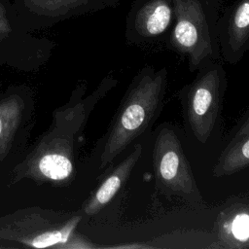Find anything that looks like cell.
Segmentation results:
<instances>
[{
    "mask_svg": "<svg viewBox=\"0 0 249 249\" xmlns=\"http://www.w3.org/2000/svg\"><path fill=\"white\" fill-rule=\"evenodd\" d=\"M219 52L227 63L240 61L249 51V0H238L217 26Z\"/></svg>",
    "mask_w": 249,
    "mask_h": 249,
    "instance_id": "cell-7",
    "label": "cell"
},
{
    "mask_svg": "<svg viewBox=\"0 0 249 249\" xmlns=\"http://www.w3.org/2000/svg\"><path fill=\"white\" fill-rule=\"evenodd\" d=\"M95 247L88 238L82 235L79 232L73 231L72 234L68 237V239L55 246V249H87V248H93Z\"/></svg>",
    "mask_w": 249,
    "mask_h": 249,
    "instance_id": "cell-14",
    "label": "cell"
},
{
    "mask_svg": "<svg viewBox=\"0 0 249 249\" xmlns=\"http://www.w3.org/2000/svg\"><path fill=\"white\" fill-rule=\"evenodd\" d=\"M152 160L156 185L164 195L190 204L197 205L202 202L192 167L180 139L172 128L162 127L157 134Z\"/></svg>",
    "mask_w": 249,
    "mask_h": 249,
    "instance_id": "cell-5",
    "label": "cell"
},
{
    "mask_svg": "<svg viewBox=\"0 0 249 249\" xmlns=\"http://www.w3.org/2000/svg\"><path fill=\"white\" fill-rule=\"evenodd\" d=\"M167 88V70L147 65L126 89L109 126L99 160V169L109 165L159 117Z\"/></svg>",
    "mask_w": 249,
    "mask_h": 249,
    "instance_id": "cell-2",
    "label": "cell"
},
{
    "mask_svg": "<svg viewBox=\"0 0 249 249\" xmlns=\"http://www.w3.org/2000/svg\"><path fill=\"white\" fill-rule=\"evenodd\" d=\"M196 78L179 91L184 119L200 143H206L218 123L227 88L224 67L212 60L198 68Z\"/></svg>",
    "mask_w": 249,
    "mask_h": 249,
    "instance_id": "cell-4",
    "label": "cell"
},
{
    "mask_svg": "<svg viewBox=\"0 0 249 249\" xmlns=\"http://www.w3.org/2000/svg\"><path fill=\"white\" fill-rule=\"evenodd\" d=\"M216 226L222 247L249 249V204L234 202L227 205L220 211Z\"/></svg>",
    "mask_w": 249,
    "mask_h": 249,
    "instance_id": "cell-10",
    "label": "cell"
},
{
    "mask_svg": "<svg viewBox=\"0 0 249 249\" xmlns=\"http://www.w3.org/2000/svg\"><path fill=\"white\" fill-rule=\"evenodd\" d=\"M247 131H249V110L246 111V113L242 116V118L239 120V122L235 125L234 129L232 130L231 137L238 136Z\"/></svg>",
    "mask_w": 249,
    "mask_h": 249,
    "instance_id": "cell-16",
    "label": "cell"
},
{
    "mask_svg": "<svg viewBox=\"0 0 249 249\" xmlns=\"http://www.w3.org/2000/svg\"><path fill=\"white\" fill-rule=\"evenodd\" d=\"M82 220L80 214L27 207L0 217V240L47 248L65 242Z\"/></svg>",
    "mask_w": 249,
    "mask_h": 249,
    "instance_id": "cell-3",
    "label": "cell"
},
{
    "mask_svg": "<svg viewBox=\"0 0 249 249\" xmlns=\"http://www.w3.org/2000/svg\"><path fill=\"white\" fill-rule=\"evenodd\" d=\"M3 247H4V246H1V245H0V248H3Z\"/></svg>",
    "mask_w": 249,
    "mask_h": 249,
    "instance_id": "cell-17",
    "label": "cell"
},
{
    "mask_svg": "<svg viewBox=\"0 0 249 249\" xmlns=\"http://www.w3.org/2000/svg\"><path fill=\"white\" fill-rule=\"evenodd\" d=\"M173 16L169 45L187 58L192 71L218 58L219 52L198 0H173Z\"/></svg>",
    "mask_w": 249,
    "mask_h": 249,
    "instance_id": "cell-6",
    "label": "cell"
},
{
    "mask_svg": "<svg viewBox=\"0 0 249 249\" xmlns=\"http://www.w3.org/2000/svg\"><path fill=\"white\" fill-rule=\"evenodd\" d=\"M173 8L168 0H148L136 12L129 28V39L150 40L163 34L169 27Z\"/></svg>",
    "mask_w": 249,
    "mask_h": 249,
    "instance_id": "cell-9",
    "label": "cell"
},
{
    "mask_svg": "<svg viewBox=\"0 0 249 249\" xmlns=\"http://www.w3.org/2000/svg\"><path fill=\"white\" fill-rule=\"evenodd\" d=\"M89 0H23L25 6L33 13L47 17L59 18L78 11Z\"/></svg>",
    "mask_w": 249,
    "mask_h": 249,
    "instance_id": "cell-13",
    "label": "cell"
},
{
    "mask_svg": "<svg viewBox=\"0 0 249 249\" xmlns=\"http://www.w3.org/2000/svg\"><path fill=\"white\" fill-rule=\"evenodd\" d=\"M118 80L105 77L96 89L86 99L69 102L57 109L48 131L36 147L14 170V179H30L36 183L63 185L74 177V143L88 118L107 92L116 87Z\"/></svg>",
    "mask_w": 249,
    "mask_h": 249,
    "instance_id": "cell-1",
    "label": "cell"
},
{
    "mask_svg": "<svg viewBox=\"0 0 249 249\" xmlns=\"http://www.w3.org/2000/svg\"><path fill=\"white\" fill-rule=\"evenodd\" d=\"M12 32V26L3 4L0 2V42L7 38Z\"/></svg>",
    "mask_w": 249,
    "mask_h": 249,
    "instance_id": "cell-15",
    "label": "cell"
},
{
    "mask_svg": "<svg viewBox=\"0 0 249 249\" xmlns=\"http://www.w3.org/2000/svg\"><path fill=\"white\" fill-rule=\"evenodd\" d=\"M24 101L18 94L0 100V162L7 157L19 126Z\"/></svg>",
    "mask_w": 249,
    "mask_h": 249,
    "instance_id": "cell-11",
    "label": "cell"
},
{
    "mask_svg": "<svg viewBox=\"0 0 249 249\" xmlns=\"http://www.w3.org/2000/svg\"><path fill=\"white\" fill-rule=\"evenodd\" d=\"M246 167H249V131L231 137L212 168V175L229 176Z\"/></svg>",
    "mask_w": 249,
    "mask_h": 249,
    "instance_id": "cell-12",
    "label": "cell"
},
{
    "mask_svg": "<svg viewBox=\"0 0 249 249\" xmlns=\"http://www.w3.org/2000/svg\"><path fill=\"white\" fill-rule=\"evenodd\" d=\"M142 154V145L136 144L130 153L107 175L83 206V212L92 216L101 211L128 180Z\"/></svg>",
    "mask_w": 249,
    "mask_h": 249,
    "instance_id": "cell-8",
    "label": "cell"
}]
</instances>
